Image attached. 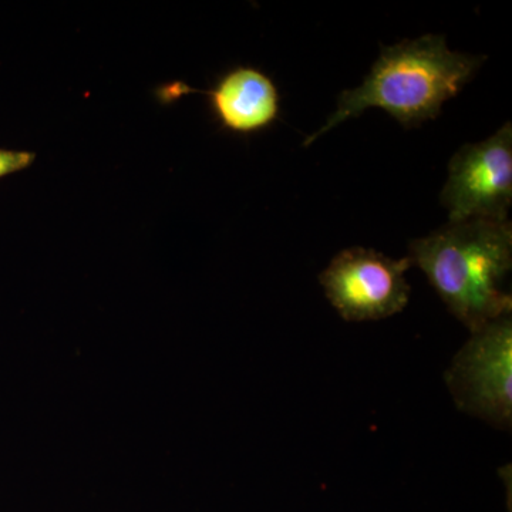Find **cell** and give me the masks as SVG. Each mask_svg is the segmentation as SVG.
<instances>
[{
	"label": "cell",
	"instance_id": "6da1fadb",
	"mask_svg": "<svg viewBox=\"0 0 512 512\" xmlns=\"http://www.w3.org/2000/svg\"><path fill=\"white\" fill-rule=\"evenodd\" d=\"M484 60L485 56L453 52L441 35L383 46L363 83L339 94L336 110L303 146H311L367 109H382L406 128L436 119L443 104L463 90Z\"/></svg>",
	"mask_w": 512,
	"mask_h": 512
},
{
	"label": "cell",
	"instance_id": "7a4b0ae2",
	"mask_svg": "<svg viewBox=\"0 0 512 512\" xmlns=\"http://www.w3.org/2000/svg\"><path fill=\"white\" fill-rule=\"evenodd\" d=\"M409 251L412 265L419 266L451 315L471 333L511 315V293L503 288L512 268L510 220L448 222L414 239Z\"/></svg>",
	"mask_w": 512,
	"mask_h": 512
},
{
	"label": "cell",
	"instance_id": "3957f363",
	"mask_svg": "<svg viewBox=\"0 0 512 512\" xmlns=\"http://www.w3.org/2000/svg\"><path fill=\"white\" fill-rule=\"evenodd\" d=\"M461 412L510 430L512 421V318L505 315L471 333L446 372Z\"/></svg>",
	"mask_w": 512,
	"mask_h": 512
},
{
	"label": "cell",
	"instance_id": "277c9868",
	"mask_svg": "<svg viewBox=\"0 0 512 512\" xmlns=\"http://www.w3.org/2000/svg\"><path fill=\"white\" fill-rule=\"evenodd\" d=\"M409 256L393 259L375 249L355 247L339 252L319 282L333 308L348 322H367L397 315L409 303L412 288L406 272Z\"/></svg>",
	"mask_w": 512,
	"mask_h": 512
},
{
	"label": "cell",
	"instance_id": "5b68a950",
	"mask_svg": "<svg viewBox=\"0 0 512 512\" xmlns=\"http://www.w3.org/2000/svg\"><path fill=\"white\" fill-rule=\"evenodd\" d=\"M448 222L508 220L512 204V124L451 157L440 194Z\"/></svg>",
	"mask_w": 512,
	"mask_h": 512
},
{
	"label": "cell",
	"instance_id": "8992f818",
	"mask_svg": "<svg viewBox=\"0 0 512 512\" xmlns=\"http://www.w3.org/2000/svg\"><path fill=\"white\" fill-rule=\"evenodd\" d=\"M185 93L205 94L215 120L224 130L239 136L264 131L281 116V94L274 80L252 66H237L228 70L207 92L175 83L161 87L157 96L165 101L184 96Z\"/></svg>",
	"mask_w": 512,
	"mask_h": 512
},
{
	"label": "cell",
	"instance_id": "52a82bcc",
	"mask_svg": "<svg viewBox=\"0 0 512 512\" xmlns=\"http://www.w3.org/2000/svg\"><path fill=\"white\" fill-rule=\"evenodd\" d=\"M35 160L36 153L0 148V178L26 170Z\"/></svg>",
	"mask_w": 512,
	"mask_h": 512
}]
</instances>
